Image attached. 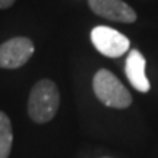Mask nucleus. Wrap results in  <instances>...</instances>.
Masks as SVG:
<instances>
[{
    "label": "nucleus",
    "instance_id": "7ed1b4c3",
    "mask_svg": "<svg viewBox=\"0 0 158 158\" xmlns=\"http://www.w3.org/2000/svg\"><path fill=\"white\" fill-rule=\"evenodd\" d=\"M91 41L101 54L111 59L123 56L130 47V41L126 35L104 25L95 27L91 31Z\"/></svg>",
    "mask_w": 158,
    "mask_h": 158
},
{
    "label": "nucleus",
    "instance_id": "0eeeda50",
    "mask_svg": "<svg viewBox=\"0 0 158 158\" xmlns=\"http://www.w3.org/2000/svg\"><path fill=\"white\" fill-rule=\"evenodd\" d=\"M13 143L12 123L7 114L0 111V158H9Z\"/></svg>",
    "mask_w": 158,
    "mask_h": 158
},
{
    "label": "nucleus",
    "instance_id": "20e7f679",
    "mask_svg": "<svg viewBox=\"0 0 158 158\" xmlns=\"http://www.w3.org/2000/svg\"><path fill=\"white\" fill-rule=\"evenodd\" d=\"M35 51L34 43L27 37H15L0 45V68L18 69L32 57Z\"/></svg>",
    "mask_w": 158,
    "mask_h": 158
},
{
    "label": "nucleus",
    "instance_id": "f03ea898",
    "mask_svg": "<svg viewBox=\"0 0 158 158\" xmlns=\"http://www.w3.org/2000/svg\"><path fill=\"white\" fill-rule=\"evenodd\" d=\"M92 89L100 101L111 108H127L132 95L120 79L108 69H100L92 79Z\"/></svg>",
    "mask_w": 158,
    "mask_h": 158
},
{
    "label": "nucleus",
    "instance_id": "6e6552de",
    "mask_svg": "<svg viewBox=\"0 0 158 158\" xmlns=\"http://www.w3.org/2000/svg\"><path fill=\"white\" fill-rule=\"evenodd\" d=\"M15 3V0H0V9H7Z\"/></svg>",
    "mask_w": 158,
    "mask_h": 158
},
{
    "label": "nucleus",
    "instance_id": "39448f33",
    "mask_svg": "<svg viewBox=\"0 0 158 158\" xmlns=\"http://www.w3.org/2000/svg\"><path fill=\"white\" fill-rule=\"evenodd\" d=\"M91 10L95 15L113 22L132 23L136 21V12L123 0H88Z\"/></svg>",
    "mask_w": 158,
    "mask_h": 158
},
{
    "label": "nucleus",
    "instance_id": "423d86ee",
    "mask_svg": "<svg viewBox=\"0 0 158 158\" xmlns=\"http://www.w3.org/2000/svg\"><path fill=\"white\" fill-rule=\"evenodd\" d=\"M147 60L139 50H130L124 63V73L129 79L130 85L139 92H148L151 89V84L145 73Z\"/></svg>",
    "mask_w": 158,
    "mask_h": 158
},
{
    "label": "nucleus",
    "instance_id": "1a4fd4ad",
    "mask_svg": "<svg viewBox=\"0 0 158 158\" xmlns=\"http://www.w3.org/2000/svg\"><path fill=\"white\" fill-rule=\"evenodd\" d=\"M102 158H110V157H102Z\"/></svg>",
    "mask_w": 158,
    "mask_h": 158
},
{
    "label": "nucleus",
    "instance_id": "f257e3e1",
    "mask_svg": "<svg viewBox=\"0 0 158 158\" xmlns=\"http://www.w3.org/2000/svg\"><path fill=\"white\" fill-rule=\"evenodd\" d=\"M60 106V92L51 79H41L32 86L28 98V116L35 123H48Z\"/></svg>",
    "mask_w": 158,
    "mask_h": 158
}]
</instances>
